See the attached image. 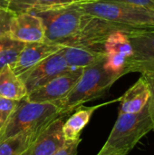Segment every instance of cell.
<instances>
[{
    "label": "cell",
    "mask_w": 154,
    "mask_h": 155,
    "mask_svg": "<svg viewBox=\"0 0 154 155\" xmlns=\"http://www.w3.org/2000/svg\"><path fill=\"white\" fill-rule=\"evenodd\" d=\"M86 15L96 16L122 26L126 33L154 31V11L109 0L76 4Z\"/></svg>",
    "instance_id": "6da1fadb"
},
{
    "label": "cell",
    "mask_w": 154,
    "mask_h": 155,
    "mask_svg": "<svg viewBox=\"0 0 154 155\" xmlns=\"http://www.w3.org/2000/svg\"><path fill=\"white\" fill-rule=\"evenodd\" d=\"M104 60L105 58L84 67L81 77L70 93L54 104L60 108L62 114L70 115L84 104L103 97L119 79L104 69Z\"/></svg>",
    "instance_id": "7a4b0ae2"
},
{
    "label": "cell",
    "mask_w": 154,
    "mask_h": 155,
    "mask_svg": "<svg viewBox=\"0 0 154 155\" xmlns=\"http://www.w3.org/2000/svg\"><path fill=\"white\" fill-rule=\"evenodd\" d=\"M28 12L41 18L45 41L63 46L77 39L88 18V15L84 14L76 4Z\"/></svg>",
    "instance_id": "3957f363"
},
{
    "label": "cell",
    "mask_w": 154,
    "mask_h": 155,
    "mask_svg": "<svg viewBox=\"0 0 154 155\" xmlns=\"http://www.w3.org/2000/svg\"><path fill=\"white\" fill-rule=\"evenodd\" d=\"M153 130L147 105L136 114H120L113 130L97 155L128 154L140 140Z\"/></svg>",
    "instance_id": "277c9868"
},
{
    "label": "cell",
    "mask_w": 154,
    "mask_h": 155,
    "mask_svg": "<svg viewBox=\"0 0 154 155\" xmlns=\"http://www.w3.org/2000/svg\"><path fill=\"white\" fill-rule=\"evenodd\" d=\"M61 114L60 108L52 103H34L24 98L0 129V142L24 132L44 129Z\"/></svg>",
    "instance_id": "5b68a950"
},
{
    "label": "cell",
    "mask_w": 154,
    "mask_h": 155,
    "mask_svg": "<svg viewBox=\"0 0 154 155\" xmlns=\"http://www.w3.org/2000/svg\"><path fill=\"white\" fill-rule=\"evenodd\" d=\"M133 47V54L127 58L124 75L129 73L154 72V31L127 34Z\"/></svg>",
    "instance_id": "8992f818"
},
{
    "label": "cell",
    "mask_w": 154,
    "mask_h": 155,
    "mask_svg": "<svg viewBox=\"0 0 154 155\" xmlns=\"http://www.w3.org/2000/svg\"><path fill=\"white\" fill-rule=\"evenodd\" d=\"M71 69L72 68L67 64L60 49L56 53L42 60L19 77L24 82L27 92L29 93Z\"/></svg>",
    "instance_id": "52a82bcc"
},
{
    "label": "cell",
    "mask_w": 154,
    "mask_h": 155,
    "mask_svg": "<svg viewBox=\"0 0 154 155\" xmlns=\"http://www.w3.org/2000/svg\"><path fill=\"white\" fill-rule=\"evenodd\" d=\"M84 68L71 69L49 81L45 84L29 92L25 99L34 103L54 104L64 99L73 89L83 74Z\"/></svg>",
    "instance_id": "ba28073f"
},
{
    "label": "cell",
    "mask_w": 154,
    "mask_h": 155,
    "mask_svg": "<svg viewBox=\"0 0 154 155\" xmlns=\"http://www.w3.org/2000/svg\"><path fill=\"white\" fill-rule=\"evenodd\" d=\"M68 115L61 114L51 122L21 155H52L65 143L63 124Z\"/></svg>",
    "instance_id": "9c48e42d"
},
{
    "label": "cell",
    "mask_w": 154,
    "mask_h": 155,
    "mask_svg": "<svg viewBox=\"0 0 154 155\" xmlns=\"http://www.w3.org/2000/svg\"><path fill=\"white\" fill-rule=\"evenodd\" d=\"M8 37L22 43H37L45 41L42 20L30 12L16 14L12 20Z\"/></svg>",
    "instance_id": "30bf717a"
},
{
    "label": "cell",
    "mask_w": 154,
    "mask_h": 155,
    "mask_svg": "<svg viewBox=\"0 0 154 155\" xmlns=\"http://www.w3.org/2000/svg\"><path fill=\"white\" fill-rule=\"evenodd\" d=\"M63 45L48 41L37 43H25L17 60L10 67L14 73L20 76L42 60L62 49Z\"/></svg>",
    "instance_id": "8fae6325"
},
{
    "label": "cell",
    "mask_w": 154,
    "mask_h": 155,
    "mask_svg": "<svg viewBox=\"0 0 154 155\" xmlns=\"http://www.w3.org/2000/svg\"><path fill=\"white\" fill-rule=\"evenodd\" d=\"M61 52L72 69L84 68L105 58L104 45L74 43L64 45Z\"/></svg>",
    "instance_id": "7c38bea8"
},
{
    "label": "cell",
    "mask_w": 154,
    "mask_h": 155,
    "mask_svg": "<svg viewBox=\"0 0 154 155\" xmlns=\"http://www.w3.org/2000/svg\"><path fill=\"white\" fill-rule=\"evenodd\" d=\"M150 98V89L145 79L141 76L124 94L120 101V114H136L145 108Z\"/></svg>",
    "instance_id": "4fadbf2b"
},
{
    "label": "cell",
    "mask_w": 154,
    "mask_h": 155,
    "mask_svg": "<svg viewBox=\"0 0 154 155\" xmlns=\"http://www.w3.org/2000/svg\"><path fill=\"white\" fill-rule=\"evenodd\" d=\"M113 102L98 104L95 106L81 105L74 110V112L68 118L65 119L63 124V135L64 137V140L76 141L81 139V134L90 123L93 113L102 106L109 104Z\"/></svg>",
    "instance_id": "5bb4252c"
},
{
    "label": "cell",
    "mask_w": 154,
    "mask_h": 155,
    "mask_svg": "<svg viewBox=\"0 0 154 155\" xmlns=\"http://www.w3.org/2000/svg\"><path fill=\"white\" fill-rule=\"evenodd\" d=\"M28 92L21 78L16 75L10 65L0 69V96L20 101L26 97Z\"/></svg>",
    "instance_id": "9a60e30c"
},
{
    "label": "cell",
    "mask_w": 154,
    "mask_h": 155,
    "mask_svg": "<svg viewBox=\"0 0 154 155\" xmlns=\"http://www.w3.org/2000/svg\"><path fill=\"white\" fill-rule=\"evenodd\" d=\"M96 0H7L8 8L15 14L32 10H41L52 7L65 6Z\"/></svg>",
    "instance_id": "2e32d148"
},
{
    "label": "cell",
    "mask_w": 154,
    "mask_h": 155,
    "mask_svg": "<svg viewBox=\"0 0 154 155\" xmlns=\"http://www.w3.org/2000/svg\"><path fill=\"white\" fill-rule=\"evenodd\" d=\"M44 129L24 132L0 142V155H21Z\"/></svg>",
    "instance_id": "e0dca14e"
},
{
    "label": "cell",
    "mask_w": 154,
    "mask_h": 155,
    "mask_svg": "<svg viewBox=\"0 0 154 155\" xmlns=\"http://www.w3.org/2000/svg\"><path fill=\"white\" fill-rule=\"evenodd\" d=\"M105 54H119L129 58L133 54V47L127 33L123 31L113 32L104 43Z\"/></svg>",
    "instance_id": "ac0fdd59"
},
{
    "label": "cell",
    "mask_w": 154,
    "mask_h": 155,
    "mask_svg": "<svg viewBox=\"0 0 154 155\" xmlns=\"http://www.w3.org/2000/svg\"><path fill=\"white\" fill-rule=\"evenodd\" d=\"M25 43L12 40L9 37L0 39V69L12 65L17 60Z\"/></svg>",
    "instance_id": "d6986e66"
},
{
    "label": "cell",
    "mask_w": 154,
    "mask_h": 155,
    "mask_svg": "<svg viewBox=\"0 0 154 155\" xmlns=\"http://www.w3.org/2000/svg\"><path fill=\"white\" fill-rule=\"evenodd\" d=\"M15 15L7 7H0V39L8 37L10 25Z\"/></svg>",
    "instance_id": "ffe728a7"
},
{
    "label": "cell",
    "mask_w": 154,
    "mask_h": 155,
    "mask_svg": "<svg viewBox=\"0 0 154 155\" xmlns=\"http://www.w3.org/2000/svg\"><path fill=\"white\" fill-rule=\"evenodd\" d=\"M18 101L10 100L0 96V129L5 124V122L15 110Z\"/></svg>",
    "instance_id": "44dd1931"
},
{
    "label": "cell",
    "mask_w": 154,
    "mask_h": 155,
    "mask_svg": "<svg viewBox=\"0 0 154 155\" xmlns=\"http://www.w3.org/2000/svg\"><path fill=\"white\" fill-rule=\"evenodd\" d=\"M142 76L145 79L147 82V84L150 89V98L147 104L148 112L151 116V119L153 124L154 130V72H148L142 74Z\"/></svg>",
    "instance_id": "7402d4cb"
},
{
    "label": "cell",
    "mask_w": 154,
    "mask_h": 155,
    "mask_svg": "<svg viewBox=\"0 0 154 155\" xmlns=\"http://www.w3.org/2000/svg\"><path fill=\"white\" fill-rule=\"evenodd\" d=\"M82 139L76 141H65L64 144L52 155H78V147Z\"/></svg>",
    "instance_id": "603a6c76"
},
{
    "label": "cell",
    "mask_w": 154,
    "mask_h": 155,
    "mask_svg": "<svg viewBox=\"0 0 154 155\" xmlns=\"http://www.w3.org/2000/svg\"><path fill=\"white\" fill-rule=\"evenodd\" d=\"M109 1H115L120 3H125L140 7H143L148 10L154 11V0H109Z\"/></svg>",
    "instance_id": "cb8c5ba5"
},
{
    "label": "cell",
    "mask_w": 154,
    "mask_h": 155,
    "mask_svg": "<svg viewBox=\"0 0 154 155\" xmlns=\"http://www.w3.org/2000/svg\"><path fill=\"white\" fill-rule=\"evenodd\" d=\"M0 7H7L8 8L7 0H0Z\"/></svg>",
    "instance_id": "d4e9b609"
}]
</instances>
